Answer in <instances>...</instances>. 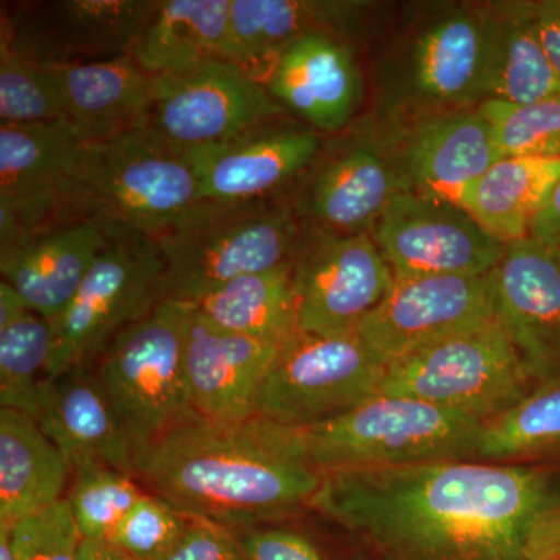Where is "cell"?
Wrapping results in <instances>:
<instances>
[{
    "instance_id": "1",
    "label": "cell",
    "mask_w": 560,
    "mask_h": 560,
    "mask_svg": "<svg viewBox=\"0 0 560 560\" xmlns=\"http://www.w3.org/2000/svg\"><path fill=\"white\" fill-rule=\"evenodd\" d=\"M558 497L545 467L464 459L327 474L311 508L385 560H526V529Z\"/></svg>"
},
{
    "instance_id": "2",
    "label": "cell",
    "mask_w": 560,
    "mask_h": 560,
    "mask_svg": "<svg viewBox=\"0 0 560 560\" xmlns=\"http://www.w3.org/2000/svg\"><path fill=\"white\" fill-rule=\"evenodd\" d=\"M324 475L296 427L254 416L243 422L191 418L135 456V478L189 517L257 528L311 508Z\"/></svg>"
},
{
    "instance_id": "3",
    "label": "cell",
    "mask_w": 560,
    "mask_h": 560,
    "mask_svg": "<svg viewBox=\"0 0 560 560\" xmlns=\"http://www.w3.org/2000/svg\"><path fill=\"white\" fill-rule=\"evenodd\" d=\"M200 201L189 161L142 128L84 143L58 198L57 226L90 223L109 235L156 241Z\"/></svg>"
},
{
    "instance_id": "4",
    "label": "cell",
    "mask_w": 560,
    "mask_h": 560,
    "mask_svg": "<svg viewBox=\"0 0 560 560\" xmlns=\"http://www.w3.org/2000/svg\"><path fill=\"white\" fill-rule=\"evenodd\" d=\"M304 232L289 198L198 201L156 238L164 301L195 305L231 280L291 264Z\"/></svg>"
},
{
    "instance_id": "5",
    "label": "cell",
    "mask_w": 560,
    "mask_h": 560,
    "mask_svg": "<svg viewBox=\"0 0 560 560\" xmlns=\"http://www.w3.org/2000/svg\"><path fill=\"white\" fill-rule=\"evenodd\" d=\"M296 429L305 456L327 475L477 459L482 423L410 397L377 394Z\"/></svg>"
},
{
    "instance_id": "6",
    "label": "cell",
    "mask_w": 560,
    "mask_h": 560,
    "mask_svg": "<svg viewBox=\"0 0 560 560\" xmlns=\"http://www.w3.org/2000/svg\"><path fill=\"white\" fill-rule=\"evenodd\" d=\"M534 386L510 335L493 318L389 361L378 394L425 401L485 425Z\"/></svg>"
},
{
    "instance_id": "7",
    "label": "cell",
    "mask_w": 560,
    "mask_h": 560,
    "mask_svg": "<svg viewBox=\"0 0 560 560\" xmlns=\"http://www.w3.org/2000/svg\"><path fill=\"white\" fill-rule=\"evenodd\" d=\"M109 238L68 307L50 320L49 381L90 368L120 331L164 301V260L156 241Z\"/></svg>"
},
{
    "instance_id": "8",
    "label": "cell",
    "mask_w": 560,
    "mask_h": 560,
    "mask_svg": "<svg viewBox=\"0 0 560 560\" xmlns=\"http://www.w3.org/2000/svg\"><path fill=\"white\" fill-rule=\"evenodd\" d=\"M189 304L162 301L120 331L98 360L97 377L136 452L195 418L184 374Z\"/></svg>"
},
{
    "instance_id": "9",
    "label": "cell",
    "mask_w": 560,
    "mask_h": 560,
    "mask_svg": "<svg viewBox=\"0 0 560 560\" xmlns=\"http://www.w3.org/2000/svg\"><path fill=\"white\" fill-rule=\"evenodd\" d=\"M388 361L359 334L298 331L279 348L261 386L257 416L287 427L335 418L381 393Z\"/></svg>"
},
{
    "instance_id": "10",
    "label": "cell",
    "mask_w": 560,
    "mask_h": 560,
    "mask_svg": "<svg viewBox=\"0 0 560 560\" xmlns=\"http://www.w3.org/2000/svg\"><path fill=\"white\" fill-rule=\"evenodd\" d=\"M404 190L396 140L381 143L368 132H353L324 140L289 201L304 230L355 235L370 232Z\"/></svg>"
},
{
    "instance_id": "11",
    "label": "cell",
    "mask_w": 560,
    "mask_h": 560,
    "mask_svg": "<svg viewBox=\"0 0 560 560\" xmlns=\"http://www.w3.org/2000/svg\"><path fill=\"white\" fill-rule=\"evenodd\" d=\"M287 116L260 81L224 58L160 77L147 130L179 153Z\"/></svg>"
},
{
    "instance_id": "12",
    "label": "cell",
    "mask_w": 560,
    "mask_h": 560,
    "mask_svg": "<svg viewBox=\"0 0 560 560\" xmlns=\"http://www.w3.org/2000/svg\"><path fill=\"white\" fill-rule=\"evenodd\" d=\"M394 272L370 232H304L293 259L298 323L304 334L353 335L394 285Z\"/></svg>"
},
{
    "instance_id": "13",
    "label": "cell",
    "mask_w": 560,
    "mask_h": 560,
    "mask_svg": "<svg viewBox=\"0 0 560 560\" xmlns=\"http://www.w3.org/2000/svg\"><path fill=\"white\" fill-rule=\"evenodd\" d=\"M158 0H54L14 7L2 40L43 68H69L128 57Z\"/></svg>"
},
{
    "instance_id": "14",
    "label": "cell",
    "mask_w": 560,
    "mask_h": 560,
    "mask_svg": "<svg viewBox=\"0 0 560 560\" xmlns=\"http://www.w3.org/2000/svg\"><path fill=\"white\" fill-rule=\"evenodd\" d=\"M485 5H444L416 25L397 86L411 119L486 101Z\"/></svg>"
},
{
    "instance_id": "15",
    "label": "cell",
    "mask_w": 560,
    "mask_h": 560,
    "mask_svg": "<svg viewBox=\"0 0 560 560\" xmlns=\"http://www.w3.org/2000/svg\"><path fill=\"white\" fill-rule=\"evenodd\" d=\"M370 234L396 279L488 275L506 248L459 206L410 190L390 201Z\"/></svg>"
},
{
    "instance_id": "16",
    "label": "cell",
    "mask_w": 560,
    "mask_h": 560,
    "mask_svg": "<svg viewBox=\"0 0 560 560\" xmlns=\"http://www.w3.org/2000/svg\"><path fill=\"white\" fill-rule=\"evenodd\" d=\"M323 143L320 132L283 116L184 156L197 178L200 201L265 200L296 183Z\"/></svg>"
},
{
    "instance_id": "17",
    "label": "cell",
    "mask_w": 560,
    "mask_h": 560,
    "mask_svg": "<svg viewBox=\"0 0 560 560\" xmlns=\"http://www.w3.org/2000/svg\"><path fill=\"white\" fill-rule=\"evenodd\" d=\"M495 318L492 271L396 279L357 334L386 361Z\"/></svg>"
},
{
    "instance_id": "18",
    "label": "cell",
    "mask_w": 560,
    "mask_h": 560,
    "mask_svg": "<svg viewBox=\"0 0 560 560\" xmlns=\"http://www.w3.org/2000/svg\"><path fill=\"white\" fill-rule=\"evenodd\" d=\"M84 143L68 119L0 124V246L57 226L58 198Z\"/></svg>"
},
{
    "instance_id": "19",
    "label": "cell",
    "mask_w": 560,
    "mask_h": 560,
    "mask_svg": "<svg viewBox=\"0 0 560 560\" xmlns=\"http://www.w3.org/2000/svg\"><path fill=\"white\" fill-rule=\"evenodd\" d=\"M492 289L495 318L534 383L560 377V248L530 235L510 243Z\"/></svg>"
},
{
    "instance_id": "20",
    "label": "cell",
    "mask_w": 560,
    "mask_h": 560,
    "mask_svg": "<svg viewBox=\"0 0 560 560\" xmlns=\"http://www.w3.org/2000/svg\"><path fill=\"white\" fill-rule=\"evenodd\" d=\"M279 346L221 329L189 304L184 330V374L191 410L212 422L257 416L261 386Z\"/></svg>"
},
{
    "instance_id": "21",
    "label": "cell",
    "mask_w": 560,
    "mask_h": 560,
    "mask_svg": "<svg viewBox=\"0 0 560 560\" xmlns=\"http://www.w3.org/2000/svg\"><path fill=\"white\" fill-rule=\"evenodd\" d=\"M396 145L407 190L456 206L503 158L492 125L478 106L416 117Z\"/></svg>"
},
{
    "instance_id": "22",
    "label": "cell",
    "mask_w": 560,
    "mask_h": 560,
    "mask_svg": "<svg viewBox=\"0 0 560 560\" xmlns=\"http://www.w3.org/2000/svg\"><path fill=\"white\" fill-rule=\"evenodd\" d=\"M283 109L327 135L349 127L363 80L348 40L313 33L287 47L259 80Z\"/></svg>"
},
{
    "instance_id": "23",
    "label": "cell",
    "mask_w": 560,
    "mask_h": 560,
    "mask_svg": "<svg viewBox=\"0 0 560 560\" xmlns=\"http://www.w3.org/2000/svg\"><path fill=\"white\" fill-rule=\"evenodd\" d=\"M109 235L90 221L61 224L0 246L2 282L20 294L31 311L57 318L73 300Z\"/></svg>"
},
{
    "instance_id": "24",
    "label": "cell",
    "mask_w": 560,
    "mask_h": 560,
    "mask_svg": "<svg viewBox=\"0 0 560 560\" xmlns=\"http://www.w3.org/2000/svg\"><path fill=\"white\" fill-rule=\"evenodd\" d=\"M38 423L68 460L70 470L101 464L135 478V445L90 368L49 382Z\"/></svg>"
},
{
    "instance_id": "25",
    "label": "cell",
    "mask_w": 560,
    "mask_h": 560,
    "mask_svg": "<svg viewBox=\"0 0 560 560\" xmlns=\"http://www.w3.org/2000/svg\"><path fill=\"white\" fill-rule=\"evenodd\" d=\"M368 7L353 0H231L223 58L259 81L304 36L326 33L349 43Z\"/></svg>"
},
{
    "instance_id": "26",
    "label": "cell",
    "mask_w": 560,
    "mask_h": 560,
    "mask_svg": "<svg viewBox=\"0 0 560 560\" xmlns=\"http://www.w3.org/2000/svg\"><path fill=\"white\" fill-rule=\"evenodd\" d=\"M54 73L66 119L84 142H106L147 127L160 77L140 68L131 55Z\"/></svg>"
},
{
    "instance_id": "27",
    "label": "cell",
    "mask_w": 560,
    "mask_h": 560,
    "mask_svg": "<svg viewBox=\"0 0 560 560\" xmlns=\"http://www.w3.org/2000/svg\"><path fill=\"white\" fill-rule=\"evenodd\" d=\"M486 101L529 105L560 97V77L541 46L530 2L486 3Z\"/></svg>"
},
{
    "instance_id": "28",
    "label": "cell",
    "mask_w": 560,
    "mask_h": 560,
    "mask_svg": "<svg viewBox=\"0 0 560 560\" xmlns=\"http://www.w3.org/2000/svg\"><path fill=\"white\" fill-rule=\"evenodd\" d=\"M68 460L24 412L0 408V525H11L66 499Z\"/></svg>"
},
{
    "instance_id": "29",
    "label": "cell",
    "mask_w": 560,
    "mask_h": 560,
    "mask_svg": "<svg viewBox=\"0 0 560 560\" xmlns=\"http://www.w3.org/2000/svg\"><path fill=\"white\" fill-rule=\"evenodd\" d=\"M559 183L560 158H501L466 190L459 208L493 238L510 245L529 237Z\"/></svg>"
},
{
    "instance_id": "30",
    "label": "cell",
    "mask_w": 560,
    "mask_h": 560,
    "mask_svg": "<svg viewBox=\"0 0 560 560\" xmlns=\"http://www.w3.org/2000/svg\"><path fill=\"white\" fill-rule=\"evenodd\" d=\"M231 0H158L131 51L151 75H175L223 58Z\"/></svg>"
},
{
    "instance_id": "31",
    "label": "cell",
    "mask_w": 560,
    "mask_h": 560,
    "mask_svg": "<svg viewBox=\"0 0 560 560\" xmlns=\"http://www.w3.org/2000/svg\"><path fill=\"white\" fill-rule=\"evenodd\" d=\"M195 307L221 329L280 348L300 331L293 261L231 280Z\"/></svg>"
},
{
    "instance_id": "32",
    "label": "cell",
    "mask_w": 560,
    "mask_h": 560,
    "mask_svg": "<svg viewBox=\"0 0 560 560\" xmlns=\"http://www.w3.org/2000/svg\"><path fill=\"white\" fill-rule=\"evenodd\" d=\"M50 320L31 311L9 283L0 282V405L38 420L46 396Z\"/></svg>"
},
{
    "instance_id": "33",
    "label": "cell",
    "mask_w": 560,
    "mask_h": 560,
    "mask_svg": "<svg viewBox=\"0 0 560 560\" xmlns=\"http://www.w3.org/2000/svg\"><path fill=\"white\" fill-rule=\"evenodd\" d=\"M560 459V377L534 386L517 405L482 425L477 459L534 464Z\"/></svg>"
},
{
    "instance_id": "34",
    "label": "cell",
    "mask_w": 560,
    "mask_h": 560,
    "mask_svg": "<svg viewBox=\"0 0 560 560\" xmlns=\"http://www.w3.org/2000/svg\"><path fill=\"white\" fill-rule=\"evenodd\" d=\"M142 493L130 475L90 464L72 471L66 500L84 540L108 541Z\"/></svg>"
},
{
    "instance_id": "35",
    "label": "cell",
    "mask_w": 560,
    "mask_h": 560,
    "mask_svg": "<svg viewBox=\"0 0 560 560\" xmlns=\"http://www.w3.org/2000/svg\"><path fill=\"white\" fill-rule=\"evenodd\" d=\"M66 119L60 86L54 69L28 61L0 46V124H46Z\"/></svg>"
},
{
    "instance_id": "36",
    "label": "cell",
    "mask_w": 560,
    "mask_h": 560,
    "mask_svg": "<svg viewBox=\"0 0 560 560\" xmlns=\"http://www.w3.org/2000/svg\"><path fill=\"white\" fill-rule=\"evenodd\" d=\"M482 116L492 125L503 158H560V97L529 105L485 101Z\"/></svg>"
},
{
    "instance_id": "37",
    "label": "cell",
    "mask_w": 560,
    "mask_h": 560,
    "mask_svg": "<svg viewBox=\"0 0 560 560\" xmlns=\"http://www.w3.org/2000/svg\"><path fill=\"white\" fill-rule=\"evenodd\" d=\"M189 517L153 493H142L108 540L131 560H160L183 536Z\"/></svg>"
},
{
    "instance_id": "38",
    "label": "cell",
    "mask_w": 560,
    "mask_h": 560,
    "mask_svg": "<svg viewBox=\"0 0 560 560\" xmlns=\"http://www.w3.org/2000/svg\"><path fill=\"white\" fill-rule=\"evenodd\" d=\"M9 528L16 560H80L81 536L69 501L62 499L46 510L20 518Z\"/></svg>"
},
{
    "instance_id": "39",
    "label": "cell",
    "mask_w": 560,
    "mask_h": 560,
    "mask_svg": "<svg viewBox=\"0 0 560 560\" xmlns=\"http://www.w3.org/2000/svg\"><path fill=\"white\" fill-rule=\"evenodd\" d=\"M189 517V515H187ZM160 560H248L237 536L228 526L202 517H189L187 528Z\"/></svg>"
},
{
    "instance_id": "40",
    "label": "cell",
    "mask_w": 560,
    "mask_h": 560,
    "mask_svg": "<svg viewBox=\"0 0 560 560\" xmlns=\"http://www.w3.org/2000/svg\"><path fill=\"white\" fill-rule=\"evenodd\" d=\"M248 560H327L315 541L296 530L248 528L237 537Z\"/></svg>"
},
{
    "instance_id": "41",
    "label": "cell",
    "mask_w": 560,
    "mask_h": 560,
    "mask_svg": "<svg viewBox=\"0 0 560 560\" xmlns=\"http://www.w3.org/2000/svg\"><path fill=\"white\" fill-rule=\"evenodd\" d=\"M526 560H560V497L537 512L523 541Z\"/></svg>"
},
{
    "instance_id": "42",
    "label": "cell",
    "mask_w": 560,
    "mask_h": 560,
    "mask_svg": "<svg viewBox=\"0 0 560 560\" xmlns=\"http://www.w3.org/2000/svg\"><path fill=\"white\" fill-rule=\"evenodd\" d=\"M541 46L560 77V0L530 2Z\"/></svg>"
},
{
    "instance_id": "43",
    "label": "cell",
    "mask_w": 560,
    "mask_h": 560,
    "mask_svg": "<svg viewBox=\"0 0 560 560\" xmlns=\"http://www.w3.org/2000/svg\"><path fill=\"white\" fill-rule=\"evenodd\" d=\"M530 237L560 248V183L530 228Z\"/></svg>"
},
{
    "instance_id": "44",
    "label": "cell",
    "mask_w": 560,
    "mask_h": 560,
    "mask_svg": "<svg viewBox=\"0 0 560 560\" xmlns=\"http://www.w3.org/2000/svg\"><path fill=\"white\" fill-rule=\"evenodd\" d=\"M80 560H131L109 541L84 540Z\"/></svg>"
},
{
    "instance_id": "45",
    "label": "cell",
    "mask_w": 560,
    "mask_h": 560,
    "mask_svg": "<svg viewBox=\"0 0 560 560\" xmlns=\"http://www.w3.org/2000/svg\"><path fill=\"white\" fill-rule=\"evenodd\" d=\"M0 560H16L11 548L9 528L0 525Z\"/></svg>"
}]
</instances>
